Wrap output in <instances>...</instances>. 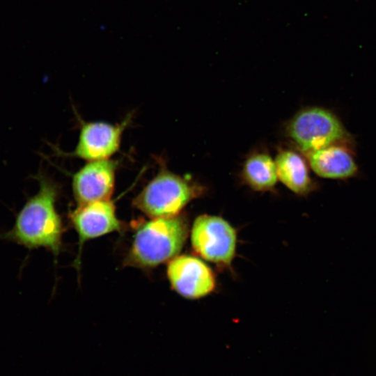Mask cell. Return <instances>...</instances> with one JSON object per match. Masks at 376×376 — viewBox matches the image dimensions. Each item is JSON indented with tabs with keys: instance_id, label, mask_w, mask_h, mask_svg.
Listing matches in <instances>:
<instances>
[{
	"instance_id": "obj_11",
	"label": "cell",
	"mask_w": 376,
	"mask_h": 376,
	"mask_svg": "<svg viewBox=\"0 0 376 376\" xmlns=\"http://www.w3.org/2000/svg\"><path fill=\"white\" fill-rule=\"evenodd\" d=\"M275 164L279 180L297 195L306 196L317 189V184L310 175L308 164L295 151L281 150Z\"/></svg>"
},
{
	"instance_id": "obj_2",
	"label": "cell",
	"mask_w": 376,
	"mask_h": 376,
	"mask_svg": "<svg viewBox=\"0 0 376 376\" xmlns=\"http://www.w3.org/2000/svg\"><path fill=\"white\" fill-rule=\"evenodd\" d=\"M187 235V223L178 215L151 218L137 229L125 264L149 268L170 261L180 253Z\"/></svg>"
},
{
	"instance_id": "obj_3",
	"label": "cell",
	"mask_w": 376,
	"mask_h": 376,
	"mask_svg": "<svg viewBox=\"0 0 376 376\" xmlns=\"http://www.w3.org/2000/svg\"><path fill=\"white\" fill-rule=\"evenodd\" d=\"M287 133L304 155L335 144L355 146L352 135L340 118L322 107L299 111L288 123Z\"/></svg>"
},
{
	"instance_id": "obj_12",
	"label": "cell",
	"mask_w": 376,
	"mask_h": 376,
	"mask_svg": "<svg viewBox=\"0 0 376 376\" xmlns=\"http://www.w3.org/2000/svg\"><path fill=\"white\" fill-rule=\"evenodd\" d=\"M242 178L253 190L273 189L279 180L275 161L267 153H253L243 165Z\"/></svg>"
},
{
	"instance_id": "obj_4",
	"label": "cell",
	"mask_w": 376,
	"mask_h": 376,
	"mask_svg": "<svg viewBox=\"0 0 376 376\" xmlns=\"http://www.w3.org/2000/svg\"><path fill=\"white\" fill-rule=\"evenodd\" d=\"M199 191L187 178L162 168L136 196L134 205L150 218L175 217Z\"/></svg>"
},
{
	"instance_id": "obj_9",
	"label": "cell",
	"mask_w": 376,
	"mask_h": 376,
	"mask_svg": "<svg viewBox=\"0 0 376 376\" xmlns=\"http://www.w3.org/2000/svg\"><path fill=\"white\" fill-rule=\"evenodd\" d=\"M70 218L81 244L86 240L119 231L123 227L110 199L79 205L70 213Z\"/></svg>"
},
{
	"instance_id": "obj_5",
	"label": "cell",
	"mask_w": 376,
	"mask_h": 376,
	"mask_svg": "<svg viewBox=\"0 0 376 376\" xmlns=\"http://www.w3.org/2000/svg\"><path fill=\"white\" fill-rule=\"evenodd\" d=\"M191 247L201 258L220 267H228L235 256L237 233L221 217L201 214L192 224Z\"/></svg>"
},
{
	"instance_id": "obj_7",
	"label": "cell",
	"mask_w": 376,
	"mask_h": 376,
	"mask_svg": "<svg viewBox=\"0 0 376 376\" xmlns=\"http://www.w3.org/2000/svg\"><path fill=\"white\" fill-rule=\"evenodd\" d=\"M131 117L127 116L117 124L83 122L77 146L71 154L87 162L109 159L118 150Z\"/></svg>"
},
{
	"instance_id": "obj_1",
	"label": "cell",
	"mask_w": 376,
	"mask_h": 376,
	"mask_svg": "<svg viewBox=\"0 0 376 376\" xmlns=\"http://www.w3.org/2000/svg\"><path fill=\"white\" fill-rule=\"evenodd\" d=\"M38 192L17 213L13 227L0 233V240L32 249L40 247L57 255L61 246L63 224L56 208L58 186L42 173L36 176Z\"/></svg>"
},
{
	"instance_id": "obj_6",
	"label": "cell",
	"mask_w": 376,
	"mask_h": 376,
	"mask_svg": "<svg viewBox=\"0 0 376 376\" xmlns=\"http://www.w3.org/2000/svg\"><path fill=\"white\" fill-rule=\"evenodd\" d=\"M166 274L173 289L187 299L204 297L212 293L216 286L212 269L194 256H175L169 261Z\"/></svg>"
},
{
	"instance_id": "obj_10",
	"label": "cell",
	"mask_w": 376,
	"mask_h": 376,
	"mask_svg": "<svg viewBox=\"0 0 376 376\" xmlns=\"http://www.w3.org/2000/svg\"><path fill=\"white\" fill-rule=\"evenodd\" d=\"M354 145L335 144L306 154L308 164L322 178L347 180L359 173Z\"/></svg>"
},
{
	"instance_id": "obj_8",
	"label": "cell",
	"mask_w": 376,
	"mask_h": 376,
	"mask_svg": "<svg viewBox=\"0 0 376 376\" xmlns=\"http://www.w3.org/2000/svg\"><path fill=\"white\" fill-rule=\"evenodd\" d=\"M116 166L110 159L89 161L74 174L72 187L79 205L110 199Z\"/></svg>"
}]
</instances>
